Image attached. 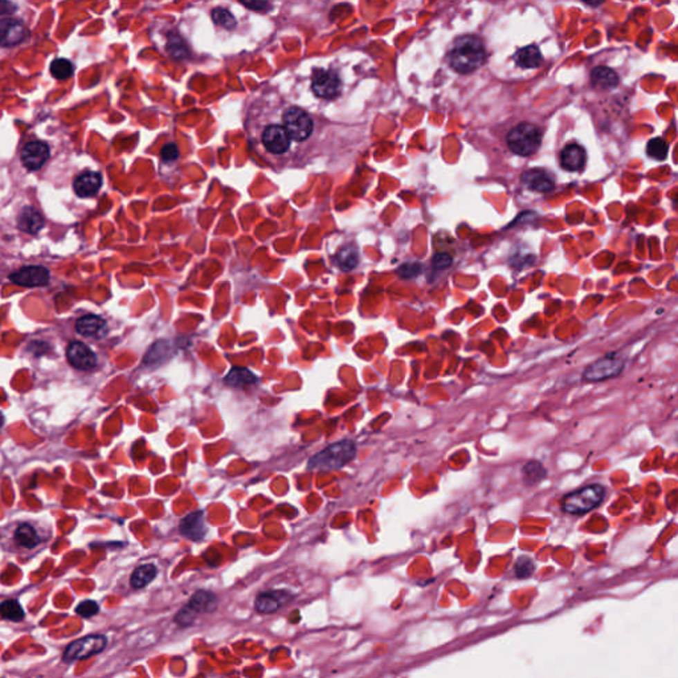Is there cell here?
<instances>
[{"label":"cell","mask_w":678,"mask_h":678,"mask_svg":"<svg viewBox=\"0 0 678 678\" xmlns=\"http://www.w3.org/2000/svg\"><path fill=\"white\" fill-rule=\"evenodd\" d=\"M48 540L43 526L32 522L10 524L1 531V544L6 550L19 555H30L39 550Z\"/></svg>","instance_id":"obj_1"},{"label":"cell","mask_w":678,"mask_h":678,"mask_svg":"<svg viewBox=\"0 0 678 678\" xmlns=\"http://www.w3.org/2000/svg\"><path fill=\"white\" fill-rule=\"evenodd\" d=\"M448 60L456 72L468 75L478 69L486 60L485 48L477 37L464 36L450 49Z\"/></svg>","instance_id":"obj_2"},{"label":"cell","mask_w":678,"mask_h":678,"mask_svg":"<svg viewBox=\"0 0 678 678\" xmlns=\"http://www.w3.org/2000/svg\"><path fill=\"white\" fill-rule=\"evenodd\" d=\"M356 455V447L351 440H340L310 457L308 469L330 472L343 468Z\"/></svg>","instance_id":"obj_3"},{"label":"cell","mask_w":678,"mask_h":678,"mask_svg":"<svg viewBox=\"0 0 678 678\" xmlns=\"http://www.w3.org/2000/svg\"><path fill=\"white\" fill-rule=\"evenodd\" d=\"M605 495L601 485H588L574 493L567 494L562 500V508L569 514H585L596 508Z\"/></svg>","instance_id":"obj_4"},{"label":"cell","mask_w":678,"mask_h":678,"mask_svg":"<svg viewBox=\"0 0 678 678\" xmlns=\"http://www.w3.org/2000/svg\"><path fill=\"white\" fill-rule=\"evenodd\" d=\"M540 140L542 136L538 127L529 122L517 125L508 134V149L521 156L534 154L540 147Z\"/></svg>","instance_id":"obj_5"},{"label":"cell","mask_w":678,"mask_h":678,"mask_svg":"<svg viewBox=\"0 0 678 678\" xmlns=\"http://www.w3.org/2000/svg\"><path fill=\"white\" fill-rule=\"evenodd\" d=\"M217 607V598L212 592L198 591L195 592L185 607L176 614L175 621L181 627H188L195 623L196 617L203 614H210Z\"/></svg>","instance_id":"obj_6"},{"label":"cell","mask_w":678,"mask_h":678,"mask_svg":"<svg viewBox=\"0 0 678 678\" xmlns=\"http://www.w3.org/2000/svg\"><path fill=\"white\" fill-rule=\"evenodd\" d=\"M108 645V637L104 634H91L82 639L75 640L62 653V661L73 663L89 659L101 653Z\"/></svg>","instance_id":"obj_7"},{"label":"cell","mask_w":678,"mask_h":678,"mask_svg":"<svg viewBox=\"0 0 678 678\" xmlns=\"http://www.w3.org/2000/svg\"><path fill=\"white\" fill-rule=\"evenodd\" d=\"M289 138L302 142L313 133V121L305 110L300 108L288 109L284 113V126Z\"/></svg>","instance_id":"obj_8"},{"label":"cell","mask_w":678,"mask_h":678,"mask_svg":"<svg viewBox=\"0 0 678 678\" xmlns=\"http://www.w3.org/2000/svg\"><path fill=\"white\" fill-rule=\"evenodd\" d=\"M623 369H624V359L612 353L603 356L596 362H594L591 366H588L583 372V376L589 382H601L604 379L616 376Z\"/></svg>","instance_id":"obj_9"},{"label":"cell","mask_w":678,"mask_h":678,"mask_svg":"<svg viewBox=\"0 0 678 678\" xmlns=\"http://www.w3.org/2000/svg\"><path fill=\"white\" fill-rule=\"evenodd\" d=\"M311 84H313L311 88H313L314 94L320 98H324V100H331V98L337 97L340 93V88H342L338 75H336L331 71H324V69H315L314 71Z\"/></svg>","instance_id":"obj_10"},{"label":"cell","mask_w":678,"mask_h":678,"mask_svg":"<svg viewBox=\"0 0 678 678\" xmlns=\"http://www.w3.org/2000/svg\"><path fill=\"white\" fill-rule=\"evenodd\" d=\"M28 36L24 24L10 16H0V46H14L23 43Z\"/></svg>","instance_id":"obj_11"},{"label":"cell","mask_w":678,"mask_h":678,"mask_svg":"<svg viewBox=\"0 0 678 678\" xmlns=\"http://www.w3.org/2000/svg\"><path fill=\"white\" fill-rule=\"evenodd\" d=\"M49 271L44 266L39 265H32L19 269L15 273L10 276V280L20 286L24 288H37V286H44L49 281Z\"/></svg>","instance_id":"obj_12"},{"label":"cell","mask_w":678,"mask_h":678,"mask_svg":"<svg viewBox=\"0 0 678 678\" xmlns=\"http://www.w3.org/2000/svg\"><path fill=\"white\" fill-rule=\"evenodd\" d=\"M262 145L272 154H284L289 150L292 139L289 138L285 129L280 125L268 126L262 133Z\"/></svg>","instance_id":"obj_13"},{"label":"cell","mask_w":678,"mask_h":678,"mask_svg":"<svg viewBox=\"0 0 678 678\" xmlns=\"http://www.w3.org/2000/svg\"><path fill=\"white\" fill-rule=\"evenodd\" d=\"M66 358L77 370H92L97 366V355L82 342H72L66 349Z\"/></svg>","instance_id":"obj_14"},{"label":"cell","mask_w":678,"mask_h":678,"mask_svg":"<svg viewBox=\"0 0 678 678\" xmlns=\"http://www.w3.org/2000/svg\"><path fill=\"white\" fill-rule=\"evenodd\" d=\"M49 158V147L44 142H30L21 152V162L26 169L39 170Z\"/></svg>","instance_id":"obj_15"},{"label":"cell","mask_w":678,"mask_h":678,"mask_svg":"<svg viewBox=\"0 0 678 678\" xmlns=\"http://www.w3.org/2000/svg\"><path fill=\"white\" fill-rule=\"evenodd\" d=\"M291 599V594L285 591H271V592H262L255 601L256 611L262 615L268 614H275L282 607L286 601Z\"/></svg>","instance_id":"obj_16"},{"label":"cell","mask_w":678,"mask_h":678,"mask_svg":"<svg viewBox=\"0 0 678 678\" xmlns=\"http://www.w3.org/2000/svg\"><path fill=\"white\" fill-rule=\"evenodd\" d=\"M179 530L182 535L191 540H201L207 534V526L204 522V515L201 511H195L188 514L185 517L181 524Z\"/></svg>","instance_id":"obj_17"},{"label":"cell","mask_w":678,"mask_h":678,"mask_svg":"<svg viewBox=\"0 0 678 678\" xmlns=\"http://www.w3.org/2000/svg\"><path fill=\"white\" fill-rule=\"evenodd\" d=\"M102 185V176L98 172L86 171L78 175L73 183V188L80 198L94 196Z\"/></svg>","instance_id":"obj_18"},{"label":"cell","mask_w":678,"mask_h":678,"mask_svg":"<svg viewBox=\"0 0 678 678\" xmlns=\"http://www.w3.org/2000/svg\"><path fill=\"white\" fill-rule=\"evenodd\" d=\"M586 159V150L578 143H570L560 153V166L567 171H579L585 167Z\"/></svg>","instance_id":"obj_19"},{"label":"cell","mask_w":678,"mask_h":678,"mask_svg":"<svg viewBox=\"0 0 678 678\" xmlns=\"http://www.w3.org/2000/svg\"><path fill=\"white\" fill-rule=\"evenodd\" d=\"M522 182L526 187L535 192H550L555 187L553 176L549 172L540 169L526 171L522 175Z\"/></svg>","instance_id":"obj_20"},{"label":"cell","mask_w":678,"mask_h":678,"mask_svg":"<svg viewBox=\"0 0 678 678\" xmlns=\"http://www.w3.org/2000/svg\"><path fill=\"white\" fill-rule=\"evenodd\" d=\"M76 330L81 336L89 337V338H100L105 336L108 330L107 321H104L98 315H84L78 318L76 322Z\"/></svg>","instance_id":"obj_21"},{"label":"cell","mask_w":678,"mask_h":678,"mask_svg":"<svg viewBox=\"0 0 678 678\" xmlns=\"http://www.w3.org/2000/svg\"><path fill=\"white\" fill-rule=\"evenodd\" d=\"M620 78L617 76L616 72L608 66H596L591 72V82L595 88L601 91H608L614 89L619 85Z\"/></svg>","instance_id":"obj_22"},{"label":"cell","mask_w":678,"mask_h":678,"mask_svg":"<svg viewBox=\"0 0 678 678\" xmlns=\"http://www.w3.org/2000/svg\"><path fill=\"white\" fill-rule=\"evenodd\" d=\"M44 226V219L32 207H26L17 216V227L21 231L35 235Z\"/></svg>","instance_id":"obj_23"},{"label":"cell","mask_w":678,"mask_h":678,"mask_svg":"<svg viewBox=\"0 0 678 678\" xmlns=\"http://www.w3.org/2000/svg\"><path fill=\"white\" fill-rule=\"evenodd\" d=\"M514 60L524 69H535L542 64V55L538 46H524L515 53Z\"/></svg>","instance_id":"obj_24"},{"label":"cell","mask_w":678,"mask_h":678,"mask_svg":"<svg viewBox=\"0 0 678 678\" xmlns=\"http://www.w3.org/2000/svg\"><path fill=\"white\" fill-rule=\"evenodd\" d=\"M156 574H158V569L155 567L154 565H152V563L142 565L131 574L130 585L136 589L145 588L154 580Z\"/></svg>","instance_id":"obj_25"},{"label":"cell","mask_w":678,"mask_h":678,"mask_svg":"<svg viewBox=\"0 0 678 678\" xmlns=\"http://www.w3.org/2000/svg\"><path fill=\"white\" fill-rule=\"evenodd\" d=\"M257 382V378L255 374L248 369L243 367H235L232 369L228 375L224 378V383L231 385V387H246V385H253Z\"/></svg>","instance_id":"obj_26"},{"label":"cell","mask_w":678,"mask_h":678,"mask_svg":"<svg viewBox=\"0 0 678 678\" xmlns=\"http://www.w3.org/2000/svg\"><path fill=\"white\" fill-rule=\"evenodd\" d=\"M0 616L4 620L19 623L24 619L26 612L19 601L15 599H7L0 603Z\"/></svg>","instance_id":"obj_27"},{"label":"cell","mask_w":678,"mask_h":678,"mask_svg":"<svg viewBox=\"0 0 678 678\" xmlns=\"http://www.w3.org/2000/svg\"><path fill=\"white\" fill-rule=\"evenodd\" d=\"M358 262H359V256H358L356 248L345 247L343 249H340L338 255H337V262H338L340 269L345 272L353 271L355 266L358 265Z\"/></svg>","instance_id":"obj_28"},{"label":"cell","mask_w":678,"mask_h":678,"mask_svg":"<svg viewBox=\"0 0 678 678\" xmlns=\"http://www.w3.org/2000/svg\"><path fill=\"white\" fill-rule=\"evenodd\" d=\"M75 72L73 64L66 59H56L51 64V75L57 80H66Z\"/></svg>","instance_id":"obj_29"},{"label":"cell","mask_w":678,"mask_h":678,"mask_svg":"<svg viewBox=\"0 0 678 678\" xmlns=\"http://www.w3.org/2000/svg\"><path fill=\"white\" fill-rule=\"evenodd\" d=\"M524 477L527 484H537L546 477V469L538 461H530L524 465Z\"/></svg>","instance_id":"obj_30"},{"label":"cell","mask_w":678,"mask_h":678,"mask_svg":"<svg viewBox=\"0 0 678 678\" xmlns=\"http://www.w3.org/2000/svg\"><path fill=\"white\" fill-rule=\"evenodd\" d=\"M668 143L663 138H653L648 142L647 153L650 158L663 161L668 156Z\"/></svg>","instance_id":"obj_31"},{"label":"cell","mask_w":678,"mask_h":678,"mask_svg":"<svg viewBox=\"0 0 678 678\" xmlns=\"http://www.w3.org/2000/svg\"><path fill=\"white\" fill-rule=\"evenodd\" d=\"M212 19L215 21L217 26L223 27V28H227V30H232L235 26H236V19L235 16L232 15L230 11L224 10V8H216L212 11Z\"/></svg>","instance_id":"obj_32"},{"label":"cell","mask_w":678,"mask_h":678,"mask_svg":"<svg viewBox=\"0 0 678 678\" xmlns=\"http://www.w3.org/2000/svg\"><path fill=\"white\" fill-rule=\"evenodd\" d=\"M98 612H100V605H98L97 601H81L77 607H76V614H77L78 616L85 617V619H91V617L95 616Z\"/></svg>","instance_id":"obj_33"},{"label":"cell","mask_w":678,"mask_h":678,"mask_svg":"<svg viewBox=\"0 0 678 678\" xmlns=\"http://www.w3.org/2000/svg\"><path fill=\"white\" fill-rule=\"evenodd\" d=\"M179 156V150H178V146L172 142H170L167 145H165V147L162 149L161 152V158L163 162L166 163H172L178 159Z\"/></svg>","instance_id":"obj_34"},{"label":"cell","mask_w":678,"mask_h":678,"mask_svg":"<svg viewBox=\"0 0 678 678\" xmlns=\"http://www.w3.org/2000/svg\"><path fill=\"white\" fill-rule=\"evenodd\" d=\"M421 272V266L419 264H404L398 269V275L403 278H414Z\"/></svg>","instance_id":"obj_35"},{"label":"cell","mask_w":678,"mask_h":678,"mask_svg":"<svg viewBox=\"0 0 678 678\" xmlns=\"http://www.w3.org/2000/svg\"><path fill=\"white\" fill-rule=\"evenodd\" d=\"M515 570H517L518 576H521V578H526V576H529V575L533 572V570H534V565H533L531 559L524 558H524H521V559L517 562V567H515Z\"/></svg>","instance_id":"obj_36"},{"label":"cell","mask_w":678,"mask_h":678,"mask_svg":"<svg viewBox=\"0 0 678 678\" xmlns=\"http://www.w3.org/2000/svg\"><path fill=\"white\" fill-rule=\"evenodd\" d=\"M452 262H453V259H452V257H450L448 253H443V252L436 253V255L433 256V260H432L433 268H434V269H439V271L446 269V268H448V266H450V265H452Z\"/></svg>","instance_id":"obj_37"},{"label":"cell","mask_w":678,"mask_h":678,"mask_svg":"<svg viewBox=\"0 0 678 678\" xmlns=\"http://www.w3.org/2000/svg\"><path fill=\"white\" fill-rule=\"evenodd\" d=\"M174 46V49L169 51L171 53V56H174L175 59H185V55H187V49L185 48V44L182 40H179L176 36H175V42H169V46L167 48H171Z\"/></svg>","instance_id":"obj_38"},{"label":"cell","mask_w":678,"mask_h":678,"mask_svg":"<svg viewBox=\"0 0 678 678\" xmlns=\"http://www.w3.org/2000/svg\"><path fill=\"white\" fill-rule=\"evenodd\" d=\"M243 6H246L248 8L253 10V11H264V8H268L269 7V3L266 1H249V3H241Z\"/></svg>","instance_id":"obj_39"},{"label":"cell","mask_w":678,"mask_h":678,"mask_svg":"<svg viewBox=\"0 0 678 678\" xmlns=\"http://www.w3.org/2000/svg\"><path fill=\"white\" fill-rule=\"evenodd\" d=\"M3 424H4V416H3V414L0 412V428L3 427Z\"/></svg>","instance_id":"obj_40"}]
</instances>
